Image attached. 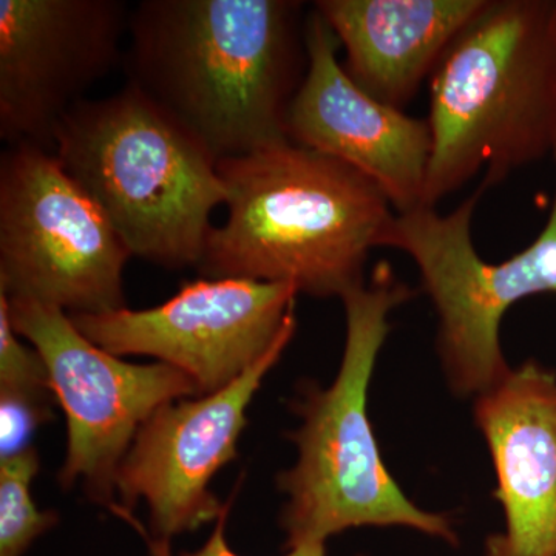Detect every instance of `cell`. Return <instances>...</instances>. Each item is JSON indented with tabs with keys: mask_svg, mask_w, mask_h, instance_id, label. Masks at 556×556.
<instances>
[{
	"mask_svg": "<svg viewBox=\"0 0 556 556\" xmlns=\"http://www.w3.org/2000/svg\"><path fill=\"white\" fill-rule=\"evenodd\" d=\"M38 450L28 447L0 459V556H22L60 521L54 510H39L31 496L38 477Z\"/></svg>",
	"mask_w": 556,
	"mask_h": 556,
	"instance_id": "obj_15",
	"label": "cell"
},
{
	"mask_svg": "<svg viewBox=\"0 0 556 556\" xmlns=\"http://www.w3.org/2000/svg\"><path fill=\"white\" fill-rule=\"evenodd\" d=\"M295 328L294 314L276 345L229 387L170 402L142 424L116 473L113 514L144 501L152 538L166 541L217 521L226 504L211 492L212 478L239 455L249 404Z\"/></svg>",
	"mask_w": 556,
	"mask_h": 556,
	"instance_id": "obj_11",
	"label": "cell"
},
{
	"mask_svg": "<svg viewBox=\"0 0 556 556\" xmlns=\"http://www.w3.org/2000/svg\"><path fill=\"white\" fill-rule=\"evenodd\" d=\"M489 0H317L346 51L345 72L372 98L404 110Z\"/></svg>",
	"mask_w": 556,
	"mask_h": 556,
	"instance_id": "obj_14",
	"label": "cell"
},
{
	"mask_svg": "<svg viewBox=\"0 0 556 556\" xmlns=\"http://www.w3.org/2000/svg\"><path fill=\"white\" fill-rule=\"evenodd\" d=\"M53 417V405L25 399L0 397V453L2 457L30 447L36 430Z\"/></svg>",
	"mask_w": 556,
	"mask_h": 556,
	"instance_id": "obj_17",
	"label": "cell"
},
{
	"mask_svg": "<svg viewBox=\"0 0 556 556\" xmlns=\"http://www.w3.org/2000/svg\"><path fill=\"white\" fill-rule=\"evenodd\" d=\"M309 65L289 108V141L371 178L396 214L424 207L433 137L428 119L383 104L348 76L340 42L316 9L306 17Z\"/></svg>",
	"mask_w": 556,
	"mask_h": 556,
	"instance_id": "obj_12",
	"label": "cell"
},
{
	"mask_svg": "<svg viewBox=\"0 0 556 556\" xmlns=\"http://www.w3.org/2000/svg\"><path fill=\"white\" fill-rule=\"evenodd\" d=\"M554 159H555V163H556V150H555V153H554Z\"/></svg>",
	"mask_w": 556,
	"mask_h": 556,
	"instance_id": "obj_20",
	"label": "cell"
},
{
	"mask_svg": "<svg viewBox=\"0 0 556 556\" xmlns=\"http://www.w3.org/2000/svg\"><path fill=\"white\" fill-rule=\"evenodd\" d=\"M424 206L484 172L482 188L556 150V0H489L430 78Z\"/></svg>",
	"mask_w": 556,
	"mask_h": 556,
	"instance_id": "obj_3",
	"label": "cell"
},
{
	"mask_svg": "<svg viewBox=\"0 0 556 556\" xmlns=\"http://www.w3.org/2000/svg\"><path fill=\"white\" fill-rule=\"evenodd\" d=\"M121 0H0V137L53 150L61 119L123 65Z\"/></svg>",
	"mask_w": 556,
	"mask_h": 556,
	"instance_id": "obj_10",
	"label": "cell"
},
{
	"mask_svg": "<svg viewBox=\"0 0 556 556\" xmlns=\"http://www.w3.org/2000/svg\"><path fill=\"white\" fill-rule=\"evenodd\" d=\"M217 167L228 217L208 232L201 277L288 283L313 298L364 283L369 251L396 217L371 178L289 139Z\"/></svg>",
	"mask_w": 556,
	"mask_h": 556,
	"instance_id": "obj_2",
	"label": "cell"
},
{
	"mask_svg": "<svg viewBox=\"0 0 556 556\" xmlns=\"http://www.w3.org/2000/svg\"><path fill=\"white\" fill-rule=\"evenodd\" d=\"M415 298L390 263H378L368 283L343 295L346 343L331 387L303 386L294 409L302 426L291 434L298 464L278 477L288 496L280 525L287 548L321 543L354 527L407 526L457 544L444 515L420 510L388 473L368 416V387L391 311Z\"/></svg>",
	"mask_w": 556,
	"mask_h": 556,
	"instance_id": "obj_4",
	"label": "cell"
},
{
	"mask_svg": "<svg viewBox=\"0 0 556 556\" xmlns=\"http://www.w3.org/2000/svg\"><path fill=\"white\" fill-rule=\"evenodd\" d=\"M131 258L105 212L51 150L10 146L0 156V291L68 316L126 308Z\"/></svg>",
	"mask_w": 556,
	"mask_h": 556,
	"instance_id": "obj_6",
	"label": "cell"
},
{
	"mask_svg": "<svg viewBox=\"0 0 556 556\" xmlns=\"http://www.w3.org/2000/svg\"><path fill=\"white\" fill-rule=\"evenodd\" d=\"M485 189L479 186L450 212L419 207L396 214L382 247L415 260L439 316L438 348L453 391L485 393L510 371L501 348V321L519 300L556 294V188L540 236L503 263L479 257L471 219Z\"/></svg>",
	"mask_w": 556,
	"mask_h": 556,
	"instance_id": "obj_7",
	"label": "cell"
},
{
	"mask_svg": "<svg viewBox=\"0 0 556 556\" xmlns=\"http://www.w3.org/2000/svg\"><path fill=\"white\" fill-rule=\"evenodd\" d=\"M230 504H226L225 510L219 515L217 519V526H215L214 532L208 536L206 544L195 552H185L179 556H240L228 546L226 541V522L229 518ZM287 556H327L325 555V544L313 543L302 544V546H295L289 548Z\"/></svg>",
	"mask_w": 556,
	"mask_h": 556,
	"instance_id": "obj_18",
	"label": "cell"
},
{
	"mask_svg": "<svg viewBox=\"0 0 556 556\" xmlns=\"http://www.w3.org/2000/svg\"><path fill=\"white\" fill-rule=\"evenodd\" d=\"M298 294L288 283L201 277L155 308L70 318L94 345L118 357H155L186 372L206 396L236 382L276 345Z\"/></svg>",
	"mask_w": 556,
	"mask_h": 556,
	"instance_id": "obj_9",
	"label": "cell"
},
{
	"mask_svg": "<svg viewBox=\"0 0 556 556\" xmlns=\"http://www.w3.org/2000/svg\"><path fill=\"white\" fill-rule=\"evenodd\" d=\"M0 397L53 405L49 369L36 348L21 342L11 324L9 298L0 291Z\"/></svg>",
	"mask_w": 556,
	"mask_h": 556,
	"instance_id": "obj_16",
	"label": "cell"
},
{
	"mask_svg": "<svg viewBox=\"0 0 556 556\" xmlns=\"http://www.w3.org/2000/svg\"><path fill=\"white\" fill-rule=\"evenodd\" d=\"M51 152L131 257L169 269L200 265L212 212L226 203L218 160L144 91L126 83L80 101L58 124Z\"/></svg>",
	"mask_w": 556,
	"mask_h": 556,
	"instance_id": "obj_5",
	"label": "cell"
},
{
	"mask_svg": "<svg viewBox=\"0 0 556 556\" xmlns=\"http://www.w3.org/2000/svg\"><path fill=\"white\" fill-rule=\"evenodd\" d=\"M475 417L495 464L506 532L485 556H556V376L529 361L479 394Z\"/></svg>",
	"mask_w": 556,
	"mask_h": 556,
	"instance_id": "obj_13",
	"label": "cell"
},
{
	"mask_svg": "<svg viewBox=\"0 0 556 556\" xmlns=\"http://www.w3.org/2000/svg\"><path fill=\"white\" fill-rule=\"evenodd\" d=\"M141 535L146 538V541H148L153 556H172L169 546L170 541L155 540V538L149 536L146 532H142Z\"/></svg>",
	"mask_w": 556,
	"mask_h": 556,
	"instance_id": "obj_19",
	"label": "cell"
},
{
	"mask_svg": "<svg viewBox=\"0 0 556 556\" xmlns=\"http://www.w3.org/2000/svg\"><path fill=\"white\" fill-rule=\"evenodd\" d=\"M9 305L17 334L46 362L67 419L58 482L64 490L80 482L93 503L113 511L116 473L139 428L164 405L199 396L195 382L163 362L129 364L102 350L62 309L28 299L9 298Z\"/></svg>",
	"mask_w": 556,
	"mask_h": 556,
	"instance_id": "obj_8",
	"label": "cell"
},
{
	"mask_svg": "<svg viewBox=\"0 0 556 556\" xmlns=\"http://www.w3.org/2000/svg\"><path fill=\"white\" fill-rule=\"evenodd\" d=\"M306 17L298 0H142L130 11L127 83L218 161L285 141L308 72Z\"/></svg>",
	"mask_w": 556,
	"mask_h": 556,
	"instance_id": "obj_1",
	"label": "cell"
}]
</instances>
